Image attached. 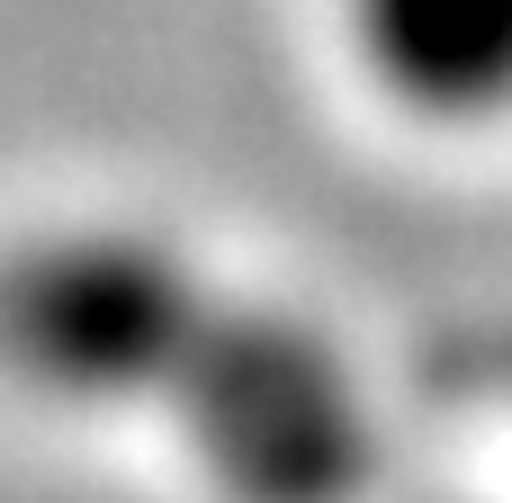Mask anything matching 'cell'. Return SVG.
<instances>
[{"instance_id": "obj_1", "label": "cell", "mask_w": 512, "mask_h": 503, "mask_svg": "<svg viewBox=\"0 0 512 503\" xmlns=\"http://www.w3.org/2000/svg\"><path fill=\"white\" fill-rule=\"evenodd\" d=\"M153 414H171L225 503H351L378 468L369 396L342 351L315 324L225 288L180 333Z\"/></svg>"}, {"instance_id": "obj_2", "label": "cell", "mask_w": 512, "mask_h": 503, "mask_svg": "<svg viewBox=\"0 0 512 503\" xmlns=\"http://www.w3.org/2000/svg\"><path fill=\"white\" fill-rule=\"evenodd\" d=\"M216 279L153 234L72 225L0 261V360L63 405H153Z\"/></svg>"}, {"instance_id": "obj_3", "label": "cell", "mask_w": 512, "mask_h": 503, "mask_svg": "<svg viewBox=\"0 0 512 503\" xmlns=\"http://www.w3.org/2000/svg\"><path fill=\"white\" fill-rule=\"evenodd\" d=\"M369 81L441 126L512 117V0H342Z\"/></svg>"}]
</instances>
